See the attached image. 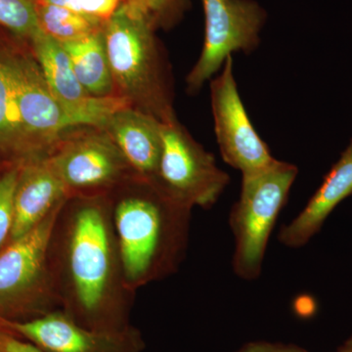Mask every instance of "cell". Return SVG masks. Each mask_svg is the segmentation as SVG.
I'll list each match as a JSON object with an SVG mask.
<instances>
[{
    "label": "cell",
    "instance_id": "cell-1",
    "mask_svg": "<svg viewBox=\"0 0 352 352\" xmlns=\"http://www.w3.org/2000/svg\"><path fill=\"white\" fill-rule=\"evenodd\" d=\"M48 256L60 309L78 325L97 331L131 325L136 292L124 277L109 194L66 201L51 232Z\"/></svg>",
    "mask_w": 352,
    "mask_h": 352
},
{
    "label": "cell",
    "instance_id": "cell-2",
    "mask_svg": "<svg viewBox=\"0 0 352 352\" xmlns=\"http://www.w3.org/2000/svg\"><path fill=\"white\" fill-rule=\"evenodd\" d=\"M124 277L134 292L177 272L188 248L192 208L134 177L109 194Z\"/></svg>",
    "mask_w": 352,
    "mask_h": 352
},
{
    "label": "cell",
    "instance_id": "cell-3",
    "mask_svg": "<svg viewBox=\"0 0 352 352\" xmlns=\"http://www.w3.org/2000/svg\"><path fill=\"white\" fill-rule=\"evenodd\" d=\"M144 4L126 0L103 25L116 94L163 124L177 120L170 69Z\"/></svg>",
    "mask_w": 352,
    "mask_h": 352
},
{
    "label": "cell",
    "instance_id": "cell-4",
    "mask_svg": "<svg viewBox=\"0 0 352 352\" xmlns=\"http://www.w3.org/2000/svg\"><path fill=\"white\" fill-rule=\"evenodd\" d=\"M298 175L295 164L277 159L261 170L243 173L239 199L229 214L233 270L241 279L261 276L271 232Z\"/></svg>",
    "mask_w": 352,
    "mask_h": 352
},
{
    "label": "cell",
    "instance_id": "cell-5",
    "mask_svg": "<svg viewBox=\"0 0 352 352\" xmlns=\"http://www.w3.org/2000/svg\"><path fill=\"white\" fill-rule=\"evenodd\" d=\"M63 206L0 252V318L3 320L31 321L60 309L48 250Z\"/></svg>",
    "mask_w": 352,
    "mask_h": 352
},
{
    "label": "cell",
    "instance_id": "cell-6",
    "mask_svg": "<svg viewBox=\"0 0 352 352\" xmlns=\"http://www.w3.org/2000/svg\"><path fill=\"white\" fill-rule=\"evenodd\" d=\"M0 58L32 160L48 157L75 120L51 91L28 41L0 28Z\"/></svg>",
    "mask_w": 352,
    "mask_h": 352
},
{
    "label": "cell",
    "instance_id": "cell-7",
    "mask_svg": "<svg viewBox=\"0 0 352 352\" xmlns=\"http://www.w3.org/2000/svg\"><path fill=\"white\" fill-rule=\"evenodd\" d=\"M47 157L69 198L110 194L138 177L107 132L98 127L69 129Z\"/></svg>",
    "mask_w": 352,
    "mask_h": 352
},
{
    "label": "cell",
    "instance_id": "cell-8",
    "mask_svg": "<svg viewBox=\"0 0 352 352\" xmlns=\"http://www.w3.org/2000/svg\"><path fill=\"white\" fill-rule=\"evenodd\" d=\"M229 182L230 176L217 166L214 155L178 120L164 124L163 151L151 183L164 195L186 207L210 208Z\"/></svg>",
    "mask_w": 352,
    "mask_h": 352
},
{
    "label": "cell",
    "instance_id": "cell-9",
    "mask_svg": "<svg viewBox=\"0 0 352 352\" xmlns=\"http://www.w3.org/2000/svg\"><path fill=\"white\" fill-rule=\"evenodd\" d=\"M205 41L200 57L186 76L187 91L196 94L221 69L233 53H249L259 44L265 10L254 0H201Z\"/></svg>",
    "mask_w": 352,
    "mask_h": 352
},
{
    "label": "cell",
    "instance_id": "cell-10",
    "mask_svg": "<svg viewBox=\"0 0 352 352\" xmlns=\"http://www.w3.org/2000/svg\"><path fill=\"white\" fill-rule=\"evenodd\" d=\"M210 104L217 144L226 164L243 175L261 170L275 161L241 99L232 56L227 58L220 73L210 80Z\"/></svg>",
    "mask_w": 352,
    "mask_h": 352
},
{
    "label": "cell",
    "instance_id": "cell-11",
    "mask_svg": "<svg viewBox=\"0 0 352 352\" xmlns=\"http://www.w3.org/2000/svg\"><path fill=\"white\" fill-rule=\"evenodd\" d=\"M28 43L51 91L71 113L76 127L103 129L112 113L129 106L118 95L99 98L88 94L76 78L71 58L63 44L41 30Z\"/></svg>",
    "mask_w": 352,
    "mask_h": 352
},
{
    "label": "cell",
    "instance_id": "cell-12",
    "mask_svg": "<svg viewBox=\"0 0 352 352\" xmlns=\"http://www.w3.org/2000/svg\"><path fill=\"white\" fill-rule=\"evenodd\" d=\"M6 323L43 352H142L146 347L140 330L132 325L120 331L91 330L61 309L34 320Z\"/></svg>",
    "mask_w": 352,
    "mask_h": 352
},
{
    "label": "cell",
    "instance_id": "cell-13",
    "mask_svg": "<svg viewBox=\"0 0 352 352\" xmlns=\"http://www.w3.org/2000/svg\"><path fill=\"white\" fill-rule=\"evenodd\" d=\"M68 199V192L47 157L21 164L14 195L10 242L30 232Z\"/></svg>",
    "mask_w": 352,
    "mask_h": 352
},
{
    "label": "cell",
    "instance_id": "cell-14",
    "mask_svg": "<svg viewBox=\"0 0 352 352\" xmlns=\"http://www.w3.org/2000/svg\"><path fill=\"white\" fill-rule=\"evenodd\" d=\"M163 122L131 106L112 113L104 126L141 179L152 182L163 151Z\"/></svg>",
    "mask_w": 352,
    "mask_h": 352
},
{
    "label": "cell",
    "instance_id": "cell-15",
    "mask_svg": "<svg viewBox=\"0 0 352 352\" xmlns=\"http://www.w3.org/2000/svg\"><path fill=\"white\" fill-rule=\"evenodd\" d=\"M351 195L352 139L307 205L296 219L282 227L278 234L279 242L293 249L307 245L333 210Z\"/></svg>",
    "mask_w": 352,
    "mask_h": 352
},
{
    "label": "cell",
    "instance_id": "cell-16",
    "mask_svg": "<svg viewBox=\"0 0 352 352\" xmlns=\"http://www.w3.org/2000/svg\"><path fill=\"white\" fill-rule=\"evenodd\" d=\"M63 46L71 58L78 82L88 94L99 98L117 95L103 28L85 38L64 43Z\"/></svg>",
    "mask_w": 352,
    "mask_h": 352
},
{
    "label": "cell",
    "instance_id": "cell-17",
    "mask_svg": "<svg viewBox=\"0 0 352 352\" xmlns=\"http://www.w3.org/2000/svg\"><path fill=\"white\" fill-rule=\"evenodd\" d=\"M31 160L16 110L12 88L0 58V161L9 166L22 164Z\"/></svg>",
    "mask_w": 352,
    "mask_h": 352
},
{
    "label": "cell",
    "instance_id": "cell-18",
    "mask_svg": "<svg viewBox=\"0 0 352 352\" xmlns=\"http://www.w3.org/2000/svg\"><path fill=\"white\" fill-rule=\"evenodd\" d=\"M39 30L64 44L100 31L103 23L90 19L69 9L34 0Z\"/></svg>",
    "mask_w": 352,
    "mask_h": 352
},
{
    "label": "cell",
    "instance_id": "cell-19",
    "mask_svg": "<svg viewBox=\"0 0 352 352\" xmlns=\"http://www.w3.org/2000/svg\"><path fill=\"white\" fill-rule=\"evenodd\" d=\"M0 28L29 43L39 31L34 0H0Z\"/></svg>",
    "mask_w": 352,
    "mask_h": 352
},
{
    "label": "cell",
    "instance_id": "cell-20",
    "mask_svg": "<svg viewBox=\"0 0 352 352\" xmlns=\"http://www.w3.org/2000/svg\"><path fill=\"white\" fill-rule=\"evenodd\" d=\"M21 164H9L0 173V252L9 244L14 226V195Z\"/></svg>",
    "mask_w": 352,
    "mask_h": 352
},
{
    "label": "cell",
    "instance_id": "cell-21",
    "mask_svg": "<svg viewBox=\"0 0 352 352\" xmlns=\"http://www.w3.org/2000/svg\"><path fill=\"white\" fill-rule=\"evenodd\" d=\"M69 9L105 24L126 0H38Z\"/></svg>",
    "mask_w": 352,
    "mask_h": 352
},
{
    "label": "cell",
    "instance_id": "cell-22",
    "mask_svg": "<svg viewBox=\"0 0 352 352\" xmlns=\"http://www.w3.org/2000/svg\"><path fill=\"white\" fill-rule=\"evenodd\" d=\"M233 352H308L303 347L294 344L256 340L243 344L237 351Z\"/></svg>",
    "mask_w": 352,
    "mask_h": 352
},
{
    "label": "cell",
    "instance_id": "cell-23",
    "mask_svg": "<svg viewBox=\"0 0 352 352\" xmlns=\"http://www.w3.org/2000/svg\"><path fill=\"white\" fill-rule=\"evenodd\" d=\"M173 1L175 0H144V6L157 20L159 16L163 15L164 11L173 6Z\"/></svg>",
    "mask_w": 352,
    "mask_h": 352
},
{
    "label": "cell",
    "instance_id": "cell-24",
    "mask_svg": "<svg viewBox=\"0 0 352 352\" xmlns=\"http://www.w3.org/2000/svg\"><path fill=\"white\" fill-rule=\"evenodd\" d=\"M12 330L8 327L6 321L0 318V352H7L6 340Z\"/></svg>",
    "mask_w": 352,
    "mask_h": 352
},
{
    "label": "cell",
    "instance_id": "cell-25",
    "mask_svg": "<svg viewBox=\"0 0 352 352\" xmlns=\"http://www.w3.org/2000/svg\"><path fill=\"white\" fill-rule=\"evenodd\" d=\"M337 352H352V335L339 347Z\"/></svg>",
    "mask_w": 352,
    "mask_h": 352
},
{
    "label": "cell",
    "instance_id": "cell-26",
    "mask_svg": "<svg viewBox=\"0 0 352 352\" xmlns=\"http://www.w3.org/2000/svg\"><path fill=\"white\" fill-rule=\"evenodd\" d=\"M7 166V164L2 163L1 161H0V173H1L2 170H4Z\"/></svg>",
    "mask_w": 352,
    "mask_h": 352
},
{
    "label": "cell",
    "instance_id": "cell-27",
    "mask_svg": "<svg viewBox=\"0 0 352 352\" xmlns=\"http://www.w3.org/2000/svg\"><path fill=\"white\" fill-rule=\"evenodd\" d=\"M136 1H140L142 2L143 4H144V0H136Z\"/></svg>",
    "mask_w": 352,
    "mask_h": 352
}]
</instances>
